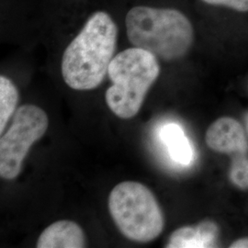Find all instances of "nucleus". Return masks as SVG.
<instances>
[{
	"label": "nucleus",
	"instance_id": "f257e3e1",
	"mask_svg": "<svg viewBox=\"0 0 248 248\" xmlns=\"http://www.w3.org/2000/svg\"><path fill=\"white\" fill-rule=\"evenodd\" d=\"M118 34L109 13L98 10L89 16L62 53V79L70 89L88 91L101 85L115 56Z\"/></svg>",
	"mask_w": 248,
	"mask_h": 248
},
{
	"label": "nucleus",
	"instance_id": "f03ea898",
	"mask_svg": "<svg viewBox=\"0 0 248 248\" xmlns=\"http://www.w3.org/2000/svg\"><path fill=\"white\" fill-rule=\"evenodd\" d=\"M126 34L133 47L155 54L165 62L183 58L194 43V28L175 9L135 6L125 17Z\"/></svg>",
	"mask_w": 248,
	"mask_h": 248
},
{
	"label": "nucleus",
	"instance_id": "7ed1b4c3",
	"mask_svg": "<svg viewBox=\"0 0 248 248\" xmlns=\"http://www.w3.org/2000/svg\"><path fill=\"white\" fill-rule=\"evenodd\" d=\"M158 58L137 47L117 53L108 65L112 85L107 89V106L123 120L137 115L152 86L159 78Z\"/></svg>",
	"mask_w": 248,
	"mask_h": 248
},
{
	"label": "nucleus",
	"instance_id": "20e7f679",
	"mask_svg": "<svg viewBox=\"0 0 248 248\" xmlns=\"http://www.w3.org/2000/svg\"><path fill=\"white\" fill-rule=\"evenodd\" d=\"M108 207L118 230L133 242L150 243L165 228L164 213L155 196L140 182L116 185L108 195Z\"/></svg>",
	"mask_w": 248,
	"mask_h": 248
},
{
	"label": "nucleus",
	"instance_id": "39448f33",
	"mask_svg": "<svg viewBox=\"0 0 248 248\" xmlns=\"http://www.w3.org/2000/svg\"><path fill=\"white\" fill-rule=\"evenodd\" d=\"M48 126V116L40 107L26 104L17 108L0 139V177L13 180L19 176L31 147L44 137Z\"/></svg>",
	"mask_w": 248,
	"mask_h": 248
},
{
	"label": "nucleus",
	"instance_id": "423d86ee",
	"mask_svg": "<svg viewBox=\"0 0 248 248\" xmlns=\"http://www.w3.org/2000/svg\"><path fill=\"white\" fill-rule=\"evenodd\" d=\"M207 146L232 158L248 155V141L245 129L232 117H221L210 125L205 134Z\"/></svg>",
	"mask_w": 248,
	"mask_h": 248
},
{
	"label": "nucleus",
	"instance_id": "0eeeda50",
	"mask_svg": "<svg viewBox=\"0 0 248 248\" xmlns=\"http://www.w3.org/2000/svg\"><path fill=\"white\" fill-rule=\"evenodd\" d=\"M219 233V226L213 221H203L192 226H183L171 233L166 248H217Z\"/></svg>",
	"mask_w": 248,
	"mask_h": 248
},
{
	"label": "nucleus",
	"instance_id": "6e6552de",
	"mask_svg": "<svg viewBox=\"0 0 248 248\" xmlns=\"http://www.w3.org/2000/svg\"><path fill=\"white\" fill-rule=\"evenodd\" d=\"M86 235L78 223L69 220L57 221L49 225L38 238V248H84Z\"/></svg>",
	"mask_w": 248,
	"mask_h": 248
},
{
	"label": "nucleus",
	"instance_id": "1a4fd4ad",
	"mask_svg": "<svg viewBox=\"0 0 248 248\" xmlns=\"http://www.w3.org/2000/svg\"><path fill=\"white\" fill-rule=\"evenodd\" d=\"M161 138L168 147L171 158L182 165H188L194 158L191 144L183 130L171 124L165 126L161 131Z\"/></svg>",
	"mask_w": 248,
	"mask_h": 248
},
{
	"label": "nucleus",
	"instance_id": "9d476101",
	"mask_svg": "<svg viewBox=\"0 0 248 248\" xmlns=\"http://www.w3.org/2000/svg\"><path fill=\"white\" fill-rule=\"evenodd\" d=\"M18 102V91L15 84L6 76L0 77V133L9 124V120L16 112Z\"/></svg>",
	"mask_w": 248,
	"mask_h": 248
},
{
	"label": "nucleus",
	"instance_id": "9b49d317",
	"mask_svg": "<svg viewBox=\"0 0 248 248\" xmlns=\"http://www.w3.org/2000/svg\"><path fill=\"white\" fill-rule=\"evenodd\" d=\"M231 182L242 190L248 189V156L232 158L229 172Z\"/></svg>",
	"mask_w": 248,
	"mask_h": 248
},
{
	"label": "nucleus",
	"instance_id": "f8f14e48",
	"mask_svg": "<svg viewBox=\"0 0 248 248\" xmlns=\"http://www.w3.org/2000/svg\"><path fill=\"white\" fill-rule=\"evenodd\" d=\"M212 6H221L238 12H248V0H202Z\"/></svg>",
	"mask_w": 248,
	"mask_h": 248
},
{
	"label": "nucleus",
	"instance_id": "ddd939ff",
	"mask_svg": "<svg viewBox=\"0 0 248 248\" xmlns=\"http://www.w3.org/2000/svg\"><path fill=\"white\" fill-rule=\"evenodd\" d=\"M231 248H248V237L235 240L231 244Z\"/></svg>",
	"mask_w": 248,
	"mask_h": 248
},
{
	"label": "nucleus",
	"instance_id": "4468645a",
	"mask_svg": "<svg viewBox=\"0 0 248 248\" xmlns=\"http://www.w3.org/2000/svg\"><path fill=\"white\" fill-rule=\"evenodd\" d=\"M247 129H248V114L247 116Z\"/></svg>",
	"mask_w": 248,
	"mask_h": 248
}]
</instances>
